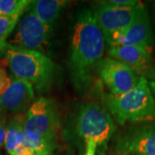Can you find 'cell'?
Here are the masks:
<instances>
[{
    "label": "cell",
    "instance_id": "6da1fadb",
    "mask_svg": "<svg viewBox=\"0 0 155 155\" xmlns=\"http://www.w3.org/2000/svg\"><path fill=\"white\" fill-rule=\"evenodd\" d=\"M104 41L93 11L84 9L78 12L72 27L68 67L71 80L79 92L91 84L93 71L104 53Z\"/></svg>",
    "mask_w": 155,
    "mask_h": 155
},
{
    "label": "cell",
    "instance_id": "7a4b0ae2",
    "mask_svg": "<svg viewBox=\"0 0 155 155\" xmlns=\"http://www.w3.org/2000/svg\"><path fill=\"white\" fill-rule=\"evenodd\" d=\"M58 127L54 103L40 97L29 107L24 117L23 144L33 150L35 155H52Z\"/></svg>",
    "mask_w": 155,
    "mask_h": 155
},
{
    "label": "cell",
    "instance_id": "3957f363",
    "mask_svg": "<svg viewBox=\"0 0 155 155\" xmlns=\"http://www.w3.org/2000/svg\"><path fill=\"white\" fill-rule=\"evenodd\" d=\"M104 102L119 124L155 119V99L145 76H141L138 84L126 93L106 95Z\"/></svg>",
    "mask_w": 155,
    "mask_h": 155
},
{
    "label": "cell",
    "instance_id": "277c9868",
    "mask_svg": "<svg viewBox=\"0 0 155 155\" xmlns=\"http://www.w3.org/2000/svg\"><path fill=\"white\" fill-rule=\"evenodd\" d=\"M3 53L13 77L27 81L37 90L49 85L54 66L42 52L17 48L7 43Z\"/></svg>",
    "mask_w": 155,
    "mask_h": 155
},
{
    "label": "cell",
    "instance_id": "5b68a950",
    "mask_svg": "<svg viewBox=\"0 0 155 155\" xmlns=\"http://www.w3.org/2000/svg\"><path fill=\"white\" fill-rule=\"evenodd\" d=\"M115 125L110 115L96 103L84 105L77 120L78 135L85 140H91L98 147H106L115 132Z\"/></svg>",
    "mask_w": 155,
    "mask_h": 155
},
{
    "label": "cell",
    "instance_id": "8992f818",
    "mask_svg": "<svg viewBox=\"0 0 155 155\" xmlns=\"http://www.w3.org/2000/svg\"><path fill=\"white\" fill-rule=\"evenodd\" d=\"M139 2L136 5H113L108 1L100 2L93 11L95 18L102 31L104 38L110 47H113L117 37L132 23L139 11Z\"/></svg>",
    "mask_w": 155,
    "mask_h": 155
},
{
    "label": "cell",
    "instance_id": "52a82bcc",
    "mask_svg": "<svg viewBox=\"0 0 155 155\" xmlns=\"http://www.w3.org/2000/svg\"><path fill=\"white\" fill-rule=\"evenodd\" d=\"M52 28L42 22L28 9L20 17L17 29L8 44L13 47L41 52L48 44Z\"/></svg>",
    "mask_w": 155,
    "mask_h": 155
},
{
    "label": "cell",
    "instance_id": "ba28073f",
    "mask_svg": "<svg viewBox=\"0 0 155 155\" xmlns=\"http://www.w3.org/2000/svg\"><path fill=\"white\" fill-rule=\"evenodd\" d=\"M97 70L111 94L121 95L134 89L141 76L133 68L111 58L102 59Z\"/></svg>",
    "mask_w": 155,
    "mask_h": 155
},
{
    "label": "cell",
    "instance_id": "9c48e42d",
    "mask_svg": "<svg viewBox=\"0 0 155 155\" xmlns=\"http://www.w3.org/2000/svg\"><path fill=\"white\" fill-rule=\"evenodd\" d=\"M116 155H155V124L131 129L116 140Z\"/></svg>",
    "mask_w": 155,
    "mask_h": 155
},
{
    "label": "cell",
    "instance_id": "30bf717a",
    "mask_svg": "<svg viewBox=\"0 0 155 155\" xmlns=\"http://www.w3.org/2000/svg\"><path fill=\"white\" fill-rule=\"evenodd\" d=\"M34 86L25 80L11 78V84L0 97V116L22 114L32 105Z\"/></svg>",
    "mask_w": 155,
    "mask_h": 155
},
{
    "label": "cell",
    "instance_id": "8fae6325",
    "mask_svg": "<svg viewBox=\"0 0 155 155\" xmlns=\"http://www.w3.org/2000/svg\"><path fill=\"white\" fill-rule=\"evenodd\" d=\"M153 45V31L146 6L141 3L132 23L116 40L115 46H137L152 49Z\"/></svg>",
    "mask_w": 155,
    "mask_h": 155
},
{
    "label": "cell",
    "instance_id": "7c38bea8",
    "mask_svg": "<svg viewBox=\"0 0 155 155\" xmlns=\"http://www.w3.org/2000/svg\"><path fill=\"white\" fill-rule=\"evenodd\" d=\"M152 49L137 46H115L108 51L111 59L127 65L139 74H146L151 68Z\"/></svg>",
    "mask_w": 155,
    "mask_h": 155
},
{
    "label": "cell",
    "instance_id": "4fadbf2b",
    "mask_svg": "<svg viewBox=\"0 0 155 155\" xmlns=\"http://www.w3.org/2000/svg\"><path fill=\"white\" fill-rule=\"evenodd\" d=\"M66 5L67 2L61 0H37L31 1L28 6L41 22L52 28Z\"/></svg>",
    "mask_w": 155,
    "mask_h": 155
},
{
    "label": "cell",
    "instance_id": "5bb4252c",
    "mask_svg": "<svg viewBox=\"0 0 155 155\" xmlns=\"http://www.w3.org/2000/svg\"><path fill=\"white\" fill-rule=\"evenodd\" d=\"M24 117L25 116L23 114H17L12 117L10 122H7L5 148L10 155L15 154L23 145L25 138L23 129Z\"/></svg>",
    "mask_w": 155,
    "mask_h": 155
},
{
    "label": "cell",
    "instance_id": "9a60e30c",
    "mask_svg": "<svg viewBox=\"0 0 155 155\" xmlns=\"http://www.w3.org/2000/svg\"><path fill=\"white\" fill-rule=\"evenodd\" d=\"M22 14H16L10 17L0 16V54H3L7 44L6 40L15 28Z\"/></svg>",
    "mask_w": 155,
    "mask_h": 155
},
{
    "label": "cell",
    "instance_id": "2e32d148",
    "mask_svg": "<svg viewBox=\"0 0 155 155\" xmlns=\"http://www.w3.org/2000/svg\"><path fill=\"white\" fill-rule=\"evenodd\" d=\"M31 1L28 0H0V16L22 14Z\"/></svg>",
    "mask_w": 155,
    "mask_h": 155
},
{
    "label": "cell",
    "instance_id": "e0dca14e",
    "mask_svg": "<svg viewBox=\"0 0 155 155\" xmlns=\"http://www.w3.org/2000/svg\"><path fill=\"white\" fill-rule=\"evenodd\" d=\"M11 78L9 77L8 73L4 67L0 64V97L5 93L11 84Z\"/></svg>",
    "mask_w": 155,
    "mask_h": 155
},
{
    "label": "cell",
    "instance_id": "ac0fdd59",
    "mask_svg": "<svg viewBox=\"0 0 155 155\" xmlns=\"http://www.w3.org/2000/svg\"><path fill=\"white\" fill-rule=\"evenodd\" d=\"M6 127H7L6 117L5 116H0V150L2 148V147L5 145Z\"/></svg>",
    "mask_w": 155,
    "mask_h": 155
},
{
    "label": "cell",
    "instance_id": "d6986e66",
    "mask_svg": "<svg viewBox=\"0 0 155 155\" xmlns=\"http://www.w3.org/2000/svg\"><path fill=\"white\" fill-rule=\"evenodd\" d=\"M146 76H147L146 78H148L147 82L149 84L150 89L155 95V67H151L149 71L146 73Z\"/></svg>",
    "mask_w": 155,
    "mask_h": 155
},
{
    "label": "cell",
    "instance_id": "ffe728a7",
    "mask_svg": "<svg viewBox=\"0 0 155 155\" xmlns=\"http://www.w3.org/2000/svg\"><path fill=\"white\" fill-rule=\"evenodd\" d=\"M110 4L113 5L122 6V7H126V6H134L139 4V1H134V0H110L108 1Z\"/></svg>",
    "mask_w": 155,
    "mask_h": 155
},
{
    "label": "cell",
    "instance_id": "44dd1931",
    "mask_svg": "<svg viewBox=\"0 0 155 155\" xmlns=\"http://www.w3.org/2000/svg\"><path fill=\"white\" fill-rule=\"evenodd\" d=\"M85 142H86V152L84 155H95L97 147V143L91 140H85Z\"/></svg>",
    "mask_w": 155,
    "mask_h": 155
}]
</instances>
